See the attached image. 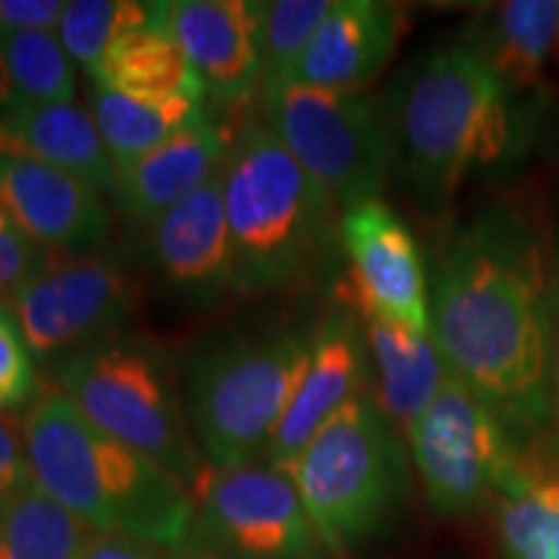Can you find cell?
<instances>
[{"label": "cell", "mask_w": 559, "mask_h": 559, "mask_svg": "<svg viewBox=\"0 0 559 559\" xmlns=\"http://www.w3.org/2000/svg\"><path fill=\"white\" fill-rule=\"evenodd\" d=\"M430 337L515 438L559 428L549 243L521 210L487 205L453 230L432 277Z\"/></svg>", "instance_id": "obj_1"}, {"label": "cell", "mask_w": 559, "mask_h": 559, "mask_svg": "<svg viewBox=\"0 0 559 559\" xmlns=\"http://www.w3.org/2000/svg\"><path fill=\"white\" fill-rule=\"evenodd\" d=\"M386 120L404 179L428 207L513 164L528 143L521 96L461 41L423 55L404 73Z\"/></svg>", "instance_id": "obj_2"}, {"label": "cell", "mask_w": 559, "mask_h": 559, "mask_svg": "<svg viewBox=\"0 0 559 559\" xmlns=\"http://www.w3.org/2000/svg\"><path fill=\"white\" fill-rule=\"evenodd\" d=\"M21 428L34 485L86 531L181 547L194 498L169 469L88 423L60 391L41 394Z\"/></svg>", "instance_id": "obj_3"}, {"label": "cell", "mask_w": 559, "mask_h": 559, "mask_svg": "<svg viewBox=\"0 0 559 559\" xmlns=\"http://www.w3.org/2000/svg\"><path fill=\"white\" fill-rule=\"evenodd\" d=\"M234 293L260 296L304 283L340 241L342 215L267 124H249L223 169Z\"/></svg>", "instance_id": "obj_4"}, {"label": "cell", "mask_w": 559, "mask_h": 559, "mask_svg": "<svg viewBox=\"0 0 559 559\" xmlns=\"http://www.w3.org/2000/svg\"><path fill=\"white\" fill-rule=\"evenodd\" d=\"M321 549L353 555L391 526L409 495V449L373 391L321 425L290 464Z\"/></svg>", "instance_id": "obj_5"}, {"label": "cell", "mask_w": 559, "mask_h": 559, "mask_svg": "<svg viewBox=\"0 0 559 559\" xmlns=\"http://www.w3.org/2000/svg\"><path fill=\"white\" fill-rule=\"evenodd\" d=\"M313 330H275L210 342L181 376L202 459L218 469L257 464L304 381Z\"/></svg>", "instance_id": "obj_6"}, {"label": "cell", "mask_w": 559, "mask_h": 559, "mask_svg": "<svg viewBox=\"0 0 559 559\" xmlns=\"http://www.w3.org/2000/svg\"><path fill=\"white\" fill-rule=\"evenodd\" d=\"M58 370V391L88 423L169 469L187 487L205 466L187 419L177 366L158 342L117 332Z\"/></svg>", "instance_id": "obj_7"}, {"label": "cell", "mask_w": 559, "mask_h": 559, "mask_svg": "<svg viewBox=\"0 0 559 559\" xmlns=\"http://www.w3.org/2000/svg\"><path fill=\"white\" fill-rule=\"evenodd\" d=\"M264 124L324 187L340 213L381 200L391 166L386 115L366 91H330L300 83L264 91Z\"/></svg>", "instance_id": "obj_8"}, {"label": "cell", "mask_w": 559, "mask_h": 559, "mask_svg": "<svg viewBox=\"0 0 559 559\" xmlns=\"http://www.w3.org/2000/svg\"><path fill=\"white\" fill-rule=\"evenodd\" d=\"M179 559H313L321 549L290 474L270 464L202 466Z\"/></svg>", "instance_id": "obj_9"}, {"label": "cell", "mask_w": 559, "mask_h": 559, "mask_svg": "<svg viewBox=\"0 0 559 559\" xmlns=\"http://www.w3.org/2000/svg\"><path fill=\"white\" fill-rule=\"evenodd\" d=\"M404 438L428 506L443 519H464L492 502L521 449L506 423L453 373Z\"/></svg>", "instance_id": "obj_10"}, {"label": "cell", "mask_w": 559, "mask_h": 559, "mask_svg": "<svg viewBox=\"0 0 559 559\" xmlns=\"http://www.w3.org/2000/svg\"><path fill=\"white\" fill-rule=\"evenodd\" d=\"M140 285L109 251L58 257L9 298L26 345L41 366H62L75 353L122 332Z\"/></svg>", "instance_id": "obj_11"}, {"label": "cell", "mask_w": 559, "mask_h": 559, "mask_svg": "<svg viewBox=\"0 0 559 559\" xmlns=\"http://www.w3.org/2000/svg\"><path fill=\"white\" fill-rule=\"evenodd\" d=\"M340 247L347 277L340 298L415 334H430V290L423 251L407 223L383 200H368L340 215Z\"/></svg>", "instance_id": "obj_12"}, {"label": "cell", "mask_w": 559, "mask_h": 559, "mask_svg": "<svg viewBox=\"0 0 559 559\" xmlns=\"http://www.w3.org/2000/svg\"><path fill=\"white\" fill-rule=\"evenodd\" d=\"M153 270L179 304L218 306L234 290L223 171L148 226Z\"/></svg>", "instance_id": "obj_13"}, {"label": "cell", "mask_w": 559, "mask_h": 559, "mask_svg": "<svg viewBox=\"0 0 559 559\" xmlns=\"http://www.w3.org/2000/svg\"><path fill=\"white\" fill-rule=\"evenodd\" d=\"M0 207L55 257L99 251L111 234L104 194L41 160L0 156Z\"/></svg>", "instance_id": "obj_14"}, {"label": "cell", "mask_w": 559, "mask_h": 559, "mask_svg": "<svg viewBox=\"0 0 559 559\" xmlns=\"http://www.w3.org/2000/svg\"><path fill=\"white\" fill-rule=\"evenodd\" d=\"M366 391H370V360L360 319L353 309L340 306L313 326L309 368L280 419L264 464L288 474L321 425Z\"/></svg>", "instance_id": "obj_15"}, {"label": "cell", "mask_w": 559, "mask_h": 559, "mask_svg": "<svg viewBox=\"0 0 559 559\" xmlns=\"http://www.w3.org/2000/svg\"><path fill=\"white\" fill-rule=\"evenodd\" d=\"M169 26L205 94L243 104L262 91L257 0H174Z\"/></svg>", "instance_id": "obj_16"}, {"label": "cell", "mask_w": 559, "mask_h": 559, "mask_svg": "<svg viewBox=\"0 0 559 559\" xmlns=\"http://www.w3.org/2000/svg\"><path fill=\"white\" fill-rule=\"evenodd\" d=\"M402 34L400 5L383 0H334L288 83L362 91L394 58Z\"/></svg>", "instance_id": "obj_17"}, {"label": "cell", "mask_w": 559, "mask_h": 559, "mask_svg": "<svg viewBox=\"0 0 559 559\" xmlns=\"http://www.w3.org/2000/svg\"><path fill=\"white\" fill-rule=\"evenodd\" d=\"M230 148L234 143L226 130L202 117L158 148L117 166L111 198L117 200L124 218L151 226L158 215L218 177L226 169Z\"/></svg>", "instance_id": "obj_18"}, {"label": "cell", "mask_w": 559, "mask_h": 559, "mask_svg": "<svg viewBox=\"0 0 559 559\" xmlns=\"http://www.w3.org/2000/svg\"><path fill=\"white\" fill-rule=\"evenodd\" d=\"M515 96L539 94L559 73V0L487 5L461 34Z\"/></svg>", "instance_id": "obj_19"}, {"label": "cell", "mask_w": 559, "mask_h": 559, "mask_svg": "<svg viewBox=\"0 0 559 559\" xmlns=\"http://www.w3.org/2000/svg\"><path fill=\"white\" fill-rule=\"evenodd\" d=\"M492 506L500 559H559V428L521 440Z\"/></svg>", "instance_id": "obj_20"}, {"label": "cell", "mask_w": 559, "mask_h": 559, "mask_svg": "<svg viewBox=\"0 0 559 559\" xmlns=\"http://www.w3.org/2000/svg\"><path fill=\"white\" fill-rule=\"evenodd\" d=\"M0 156L41 160L88 181L104 198L115 194V164L88 109L75 102L0 111Z\"/></svg>", "instance_id": "obj_21"}, {"label": "cell", "mask_w": 559, "mask_h": 559, "mask_svg": "<svg viewBox=\"0 0 559 559\" xmlns=\"http://www.w3.org/2000/svg\"><path fill=\"white\" fill-rule=\"evenodd\" d=\"M370 360L373 396L402 436L436 400L451 376L430 334H415L391 321L358 313Z\"/></svg>", "instance_id": "obj_22"}, {"label": "cell", "mask_w": 559, "mask_h": 559, "mask_svg": "<svg viewBox=\"0 0 559 559\" xmlns=\"http://www.w3.org/2000/svg\"><path fill=\"white\" fill-rule=\"evenodd\" d=\"M88 83L135 99H202L205 88L174 37L169 16L140 26L111 47Z\"/></svg>", "instance_id": "obj_23"}, {"label": "cell", "mask_w": 559, "mask_h": 559, "mask_svg": "<svg viewBox=\"0 0 559 559\" xmlns=\"http://www.w3.org/2000/svg\"><path fill=\"white\" fill-rule=\"evenodd\" d=\"M88 115L111 164L124 166L205 117L202 99H135L88 83Z\"/></svg>", "instance_id": "obj_24"}, {"label": "cell", "mask_w": 559, "mask_h": 559, "mask_svg": "<svg viewBox=\"0 0 559 559\" xmlns=\"http://www.w3.org/2000/svg\"><path fill=\"white\" fill-rule=\"evenodd\" d=\"M75 66L55 32H0V111L73 104Z\"/></svg>", "instance_id": "obj_25"}, {"label": "cell", "mask_w": 559, "mask_h": 559, "mask_svg": "<svg viewBox=\"0 0 559 559\" xmlns=\"http://www.w3.org/2000/svg\"><path fill=\"white\" fill-rule=\"evenodd\" d=\"M169 16V3L145 0H70L62 13L58 39L73 66L88 79L107 58L111 47L140 26Z\"/></svg>", "instance_id": "obj_26"}, {"label": "cell", "mask_w": 559, "mask_h": 559, "mask_svg": "<svg viewBox=\"0 0 559 559\" xmlns=\"http://www.w3.org/2000/svg\"><path fill=\"white\" fill-rule=\"evenodd\" d=\"M86 526L37 485L0 513V559H79Z\"/></svg>", "instance_id": "obj_27"}, {"label": "cell", "mask_w": 559, "mask_h": 559, "mask_svg": "<svg viewBox=\"0 0 559 559\" xmlns=\"http://www.w3.org/2000/svg\"><path fill=\"white\" fill-rule=\"evenodd\" d=\"M334 0H264L260 13L262 91L288 83L293 68L306 52L313 34L332 11Z\"/></svg>", "instance_id": "obj_28"}, {"label": "cell", "mask_w": 559, "mask_h": 559, "mask_svg": "<svg viewBox=\"0 0 559 559\" xmlns=\"http://www.w3.org/2000/svg\"><path fill=\"white\" fill-rule=\"evenodd\" d=\"M37 358L26 345L9 300L0 298V412H29L39 400Z\"/></svg>", "instance_id": "obj_29"}, {"label": "cell", "mask_w": 559, "mask_h": 559, "mask_svg": "<svg viewBox=\"0 0 559 559\" xmlns=\"http://www.w3.org/2000/svg\"><path fill=\"white\" fill-rule=\"evenodd\" d=\"M50 262V251L29 239L0 207V298H11Z\"/></svg>", "instance_id": "obj_30"}, {"label": "cell", "mask_w": 559, "mask_h": 559, "mask_svg": "<svg viewBox=\"0 0 559 559\" xmlns=\"http://www.w3.org/2000/svg\"><path fill=\"white\" fill-rule=\"evenodd\" d=\"M34 485L21 419L0 412V513Z\"/></svg>", "instance_id": "obj_31"}, {"label": "cell", "mask_w": 559, "mask_h": 559, "mask_svg": "<svg viewBox=\"0 0 559 559\" xmlns=\"http://www.w3.org/2000/svg\"><path fill=\"white\" fill-rule=\"evenodd\" d=\"M62 13V0H0V32L58 34Z\"/></svg>", "instance_id": "obj_32"}, {"label": "cell", "mask_w": 559, "mask_h": 559, "mask_svg": "<svg viewBox=\"0 0 559 559\" xmlns=\"http://www.w3.org/2000/svg\"><path fill=\"white\" fill-rule=\"evenodd\" d=\"M79 559H179L171 549L132 539L122 534H94L88 531Z\"/></svg>", "instance_id": "obj_33"}, {"label": "cell", "mask_w": 559, "mask_h": 559, "mask_svg": "<svg viewBox=\"0 0 559 559\" xmlns=\"http://www.w3.org/2000/svg\"><path fill=\"white\" fill-rule=\"evenodd\" d=\"M549 262H551V298H555V326H557V362H559V223L555 236L549 241Z\"/></svg>", "instance_id": "obj_34"}]
</instances>
